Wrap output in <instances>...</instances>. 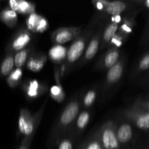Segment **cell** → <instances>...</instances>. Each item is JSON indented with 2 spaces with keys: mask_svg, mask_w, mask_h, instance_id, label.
Masks as SVG:
<instances>
[{
  "mask_svg": "<svg viewBox=\"0 0 149 149\" xmlns=\"http://www.w3.org/2000/svg\"><path fill=\"white\" fill-rule=\"evenodd\" d=\"M46 102L34 114H31L30 111L27 109L23 108L20 109L18 118V129L20 135L24 137L34 136L43 115Z\"/></svg>",
  "mask_w": 149,
  "mask_h": 149,
  "instance_id": "obj_1",
  "label": "cell"
},
{
  "mask_svg": "<svg viewBox=\"0 0 149 149\" xmlns=\"http://www.w3.org/2000/svg\"><path fill=\"white\" fill-rule=\"evenodd\" d=\"M148 100H138L125 111V116L140 130L147 131L149 128Z\"/></svg>",
  "mask_w": 149,
  "mask_h": 149,
  "instance_id": "obj_2",
  "label": "cell"
},
{
  "mask_svg": "<svg viewBox=\"0 0 149 149\" xmlns=\"http://www.w3.org/2000/svg\"><path fill=\"white\" fill-rule=\"evenodd\" d=\"M102 146L105 149H119V143L116 138V128L111 121L106 122L100 130Z\"/></svg>",
  "mask_w": 149,
  "mask_h": 149,
  "instance_id": "obj_3",
  "label": "cell"
},
{
  "mask_svg": "<svg viewBox=\"0 0 149 149\" xmlns=\"http://www.w3.org/2000/svg\"><path fill=\"white\" fill-rule=\"evenodd\" d=\"M32 39V34L26 28L23 27L20 29L10 41L7 47L8 52H17L22 49H25L26 47L30 43Z\"/></svg>",
  "mask_w": 149,
  "mask_h": 149,
  "instance_id": "obj_4",
  "label": "cell"
},
{
  "mask_svg": "<svg viewBox=\"0 0 149 149\" xmlns=\"http://www.w3.org/2000/svg\"><path fill=\"white\" fill-rule=\"evenodd\" d=\"M81 27H62L56 29L51 36L52 42L55 45L65 44L70 41L74 40L80 36Z\"/></svg>",
  "mask_w": 149,
  "mask_h": 149,
  "instance_id": "obj_5",
  "label": "cell"
},
{
  "mask_svg": "<svg viewBox=\"0 0 149 149\" xmlns=\"http://www.w3.org/2000/svg\"><path fill=\"white\" fill-rule=\"evenodd\" d=\"M79 106L78 100H73L65 106L60 117L59 123L61 127L65 128L69 126L78 116Z\"/></svg>",
  "mask_w": 149,
  "mask_h": 149,
  "instance_id": "obj_6",
  "label": "cell"
},
{
  "mask_svg": "<svg viewBox=\"0 0 149 149\" xmlns=\"http://www.w3.org/2000/svg\"><path fill=\"white\" fill-rule=\"evenodd\" d=\"M86 42H87V38L85 37V36H79L74 39L72 45L67 50L66 59L68 63H72L80 58L85 49Z\"/></svg>",
  "mask_w": 149,
  "mask_h": 149,
  "instance_id": "obj_7",
  "label": "cell"
},
{
  "mask_svg": "<svg viewBox=\"0 0 149 149\" xmlns=\"http://www.w3.org/2000/svg\"><path fill=\"white\" fill-rule=\"evenodd\" d=\"M23 90L28 99H36L46 90V87L36 79L26 81L23 85Z\"/></svg>",
  "mask_w": 149,
  "mask_h": 149,
  "instance_id": "obj_8",
  "label": "cell"
},
{
  "mask_svg": "<svg viewBox=\"0 0 149 149\" xmlns=\"http://www.w3.org/2000/svg\"><path fill=\"white\" fill-rule=\"evenodd\" d=\"M9 7L16 13L22 15H29L35 13L36 5L31 1L24 0H10L8 2Z\"/></svg>",
  "mask_w": 149,
  "mask_h": 149,
  "instance_id": "obj_9",
  "label": "cell"
},
{
  "mask_svg": "<svg viewBox=\"0 0 149 149\" xmlns=\"http://www.w3.org/2000/svg\"><path fill=\"white\" fill-rule=\"evenodd\" d=\"M47 61V56L43 54H37V55H34V54H31L30 56L29 57L27 61V67L28 69L33 72H39L44 66L45 65Z\"/></svg>",
  "mask_w": 149,
  "mask_h": 149,
  "instance_id": "obj_10",
  "label": "cell"
},
{
  "mask_svg": "<svg viewBox=\"0 0 149 149\" xmlns=\"http://www.w3.org/2000/svg\"><path fill=\"white\" fill-rule=\"evenodd\" d=\"M124 71V63L122 61H118L115 65L111 67L107 72L106 82L108 84H116L122 78Z\"/></svg>",
  "mask_w": 149,
  "mask_h": 149,
  "instance_id": "obj_11",
  "label": "cell"
},
{
  "mask_svg": "<svg viewBox=\"0 0 149 149\" xmlns=\"http://www.w3.org/2000/svg\"><path fill=\"white\" fill-rule=\"evenodd\" d=\"M67 48L61 45H55L49 49V59L54 63H61L66 58Z\"/></svg>",
  "mask_w": 149,
  "mask_h": 149,
  "instance_id": "obj_12",
  "label": "cell"
},
{
  "mask_svg": "<svg viewBox=\"0 0 149 149\" xmlns=\"http://www.w3.org/2000/svg\"><path fill=\"white\" fill-rule=\"evenodd\" d=\"M0 20L8 28L13 29L17 23V14L10 7H6L0 12Z\"/></svg>",
  "mask_w": 149,
  "mask_h": 149,
  "instance_id": "obj_13",
  "label": "cell"
},
{
  "mask_svg": "<svg viewBox=\"0 0 149 149\" xmlns=\"http://www.w3.org/2000/svg\"><path fill=\"white\" fill-rule=\"evenodd\" d=\"M132 137V129L129 124H122L116 130V138L119 143H127Z\"/></svg>",
  "mask_w": 149,
  "mask_h": 149,
  "instance_id": "obj_14",
  "label": "cell"
},
{
  "mask_svg": "<svg viewBox=\"0 0 149 149\" xmlns=\"http://www.w3.org/2000/svg\"><path fill=\"white\" fill-rule=\"evenodd\" d=\"M14 55L8 52L0 64V77L8 76L14 68Z\"/></svg>",
  "mask_w": 149,
  "mask_h": 149,
  "instance_id": "obj_15",
  "label": "cell"
},
{
  "mask_svg": "<svg viewBox=\"0 0 149 149\" xmlns=\"http://www.w3.org/2000/svg\"><path fill=\"white\" fill-rule=\"evenodd\" d=\"M99 45H100V35L98 33V34L93 36V39L90 41V44H89L88 47L85 51V54H84V61H88L94 58L95 55L97 54V51H98Z\"/></svg>",
  "mask_w": 149,
  "mask_h": 149,
  "instance_id": "obj_16",
  "label": "cell"
},
{
  "mask_svg": "<svg viewBox=\"0 0 149 149\" xmlns=\"http://www.w3.org/2000/svg\"><path fill=\"white\" fill-rule=\"evenodd\" d=\"M119 58V50L118 48L112 47L106 52L104 57L103 65L106 68H110L117 63Z\"/></svg>",
  "mask_w": 149,
  "mask_h": 149,
  "instance_id": "obj_17",
  "label": "cell"
},
{
  "mask_svg": "<svg viewBox=\"0 0 149 149\" xmlns=\"http://www.w3.org/2000/svg\"><path fill=\"white\" fill-rule=\"evenodd\" d=\"M127 8V4L121 1H109L104 12L111 15H120Z\"/></svg>",
  "mask_w": 149,
  "mask_h": 149,
  "instance_id": "obj_18",
  "label": "cell"
},
{
  "mask_svg": "<svg viewBox=\"0 0 149 149\" xmlns=\"http://www.w3.org/2000/svg\"><path fill=\"white\" fill-rule=\"evenodd\" d=\"M22 76H23V70L22 68H17L13 69V71L7 76V84L10 88H15L19 85L20 81H21Z\"/></svg>",
  "mask_w": 149,
  "mask_h": 149,
  "instance_id": "obj_19",
  "label": "cell"
},
{
  "mask_svg": "<svg viewBox=\"0 0 149 149\" xmlns=\"http://www.w3.org/2000/svg\"><path fill=\"white\" fill-rule=\"evenodd\" d=\"M31 49L29 48H25L19 52H16L14 55V64L17 68H22V67L26 63L29 57Z\"/></svg>",
  "mask_w": 149,
  "mask_h": 149,
  "instance_id": "obj_20",
  "label": "cell"
},
{
  "mask_svg": "<svg viewBox=\"0 0 149 149\" xmlns=\"http://www.w3.org/2000/svg\"><path fill=\"white\" fill-rule=\"evenodd\" d=\"M49 95H50L51 98L58 103H61L63 101L65 97V92H64L61 83H56L51 87L50 90H49Z\"/></svg>",
  "mask_w": 149,
  "mask_h": 149,
  "instance_id": "obj_21",
  "label": "cell"
},
{
  "mask_svg": "<svg viewBox=\"0 0 149 149\" xmlns=\"http://www.w3.org/2000/svg\"><path fill=\"white\" fill-rule=\"evenodd\" d=\"M136 25V22L134 20V17L130 18H125L122 20V25L119 27V30L118 33L122 34V36L126 38L127 36L132 32V28Z\"/></svg>",
  "mask_w": 149,
  "mask_h": 149,
  "instance_id": "obj_22",
  "label": "cell"
},
{
  "mask_svg": "<svg viewBox=\"0 0 149 149\" xmlns=\"http://www.w3.org/2000/svg\"><path fill=\"white\" fill-rule=\"evenodd\" d=\"M41 17H42V15L37 14L36 12L29 15L26 20V29H27L29 31H30L31 33V32L36 33V28H37L38 23H39Z\"/></svg>",
  "mask_w": 149,
  "mask_h": 149,
  "instance_id": "obj_23",
  "label": "cell"
},
{
  "mask_svg": "<svg viewBox=\"0 0 149 149\" xmlns=\"http://www.w3.org/2000/svg\"><path fill=\"white\" fill-rule=\"evenodd\" d=\"M119 29V24L111 23L105 29L103 34V39L104 43H109L113 35L116 33Z\"/></svg>",
  "mask_w": 149,
  "mask_h": 149,
  "instance_id": "obj_24",
  "label": "cell"
},
{
  "mask_svg": "<svg viewBox=\"0 0 149 149\" xmlns=\"http://www.w3.org/2000/svg\"><path fill=\"white\" fill-rule=\"evenodd\" d=\"M90 119V114L88 111H83L78 116L77 121V125L78 129L83 130L88 125Z\"/></svg>",
  "mask_w": 149,
  "mask_h": 149,
  "instance_id": "obj_25",
  "label": "cell"
},
{
  "mask_svg": "<svg viewBox=\"0 0 149 149\" xmlns=\"http://www.w3.org/2000/svg\"><path fill=\"white\" fill-rule=\"evenodd\" d=\"M96 96H97L96 95V93L94 90H90V91L87 92L84 97V101H83L84 106L87 108L93 106L96 99Z\"/></svg>",
  "mask_w": 149,
  "mask_h": 149,
  "instance_id": "obj_26",
  "label": "cell"
},
{
  "mask_svg": "<svg viewBox=\"0 0 149 149\" xmlns=\"http://www.w3.org/2000/svg\"><path fill=\"white\" fill-rule=\"evenodd\" d=\"M126 39V38L125 36H122V34H120L119 33H116L113 36V37L110 40V44L111 45H113V47L119 48L123 45L124 42Z\"/></svg>",
  "mask_w": 149,
  "mask_h": 149,
  "instance_id": "obj_27",
  "label": "cell"
},
{
  "mask_svg": "<svg viewBox=\"0 0 149 149\" xmlns=\"http://www.w3.org/2000/svg\"><path fill=\"white\" fill-rule=\"evenodd\" d=\"M49 28V23L48 20L45 17L42 16L40 20H39V23H38L37 28H36V33H44Z\"/></svg>",
  "mask_w": 149,
  "mask_h": 149,
  "instance_id": "obj_28",
  "label": "cell"
},
{
  "mask_svg": "<svg viewBox=\"0 0 149 149\" xmlns=\"http://www.w3.org/2000/svg\"><path fill=\"white\" fill-rule=\"evenodd\" d=\"M139 70L141 71H146L149 68V54L146 52L145 55L143 56L139 63Z\"/></svg>",
  "mask_w": 149,
  "mask_h": 149,
  "instance_id": "obj_29",
  "label": "cell"
},
{
  "mask_svg": "<svg viewBox=\"0 0 149 149\" xmlns=\"http://www.w3.org/2000/svg\"><path fill=\"white\" fill-rule=\"evenodd\" d=\"M109 2V1H106V0H93L92 1L95 7L100 11H105Z\"/></svg>",
  "mask_w": 149,
  "mask_h": 149,
  "instance_id": "obj_30",
  "label": "cell"
},
{
  "mask_svg": "<svg viewBox=\"0 0 149 149\" xmlns=\"http://www.w3.org/2000/svg\"><path fill=\"white\" fill-rule=\"evenodd\" d=\"M33 136L24 137L23 139L22 140L21 143H20L18 149H30L31 144L33 141Z\"/></svg>",
  "mask_w": 149,
  "mask_h": 149,
  "instance_id": "obj_31",
  "label": "cell"
},
{
  "mask_svg": "<svg viewBox=\"0 0 149 149\" xmlns=\"http://www.w3.org/2000/svg\"><path fill=\"white\" fill-rule=\"evenodd\" d=\"M84 149H103V146L98 139H95L90 141Z\"/></svg>",
  "mask_w": 149,
  "mask_h": 149,
  "instance_id": "obj_32",
  "label": "cell"
},
{
  "mask_svg": "<svg viewBox=\"0 0 149 149\" xmlns=\"http://www.w3.org/2000/svg\"><path fill=\"white\" fill-rule=\"evenodd\" d=\"M58 149H73L72 142L69 139H64L61 141Z\"/></svg>",
  "mask_w": 149,
  "mask_h": 149,
  "instance_id": "obj_33",
  "label": "cell"
},
{
  "mask_svg": "<svg viewBox=\"0 0 149 149\" xmlns=\"http://www.w3.org/2000/svg\"><path fill=\"white\" fill-rule=\"evenodd\" d=\"M122 16L120 15H112L111 17V23H116V24H119V23H122Z\"/></svg>",
  "mask_w": 149,
  "mask_h": 149,
  "instance_id": "obj_34",
  "label": "cell"
},
{
  "mask_svg": "<svg viewBox=\"0 0 149 149\" xmlns=\"http://www.w3.org/2000/svg\"><path fill=\"white\" fill-rule=\"evenodd\" d=\"M145 2H146V7L147 8H148L149 7V0H146Z\"/></svg>",
  "mask_w": 149,
  "mask_h": 149,
  "instance_id": "obj_35",
  "label": "cell"
}]
</instances>
